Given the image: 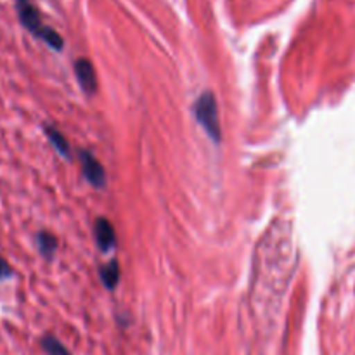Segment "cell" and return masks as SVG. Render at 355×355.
Here are the masks:
<instances>
[{
    "mask_svg": "<svg viewBox=\"0 0 355 355\" xmlns=\"http://www.w3.org/2000/svg\"><path fill=\"white\" fill-rule=\"evenodd\" d=\"M42 349H44V352L47 355H71L58 338H54L51 335L42 338Z\"/></svg>",
    "mask_w": 355,
    "mask_h": 355,
    "instance_id": "9c48e42d",
    "label": "cell"
},
{
    "mask_svg": "<svg viewBox=\"0 0 355 355\" xmlns=\"http://www.w3.org/2000/svg\"><path fill=\"white\" fill-rule=\"evenodd\" d=\"M94 231H96L97 245H99V248L103 250V252H107V250L113 248L114 241H116V236H114L113 224H111L107 218L104 217L97 218Z\"/></svg>",
    "mask_w": 355,
    "mask_h": 355,
    "instance_id": "5b68a950",
    "label": "cell"
},
{
    "mask_svg": "<svg viewBox=\"0 0 355 355\" xmlns=\"http://www.w3.org/2000/svg\"><path fill=\"white\" fill-rule=\"evenodd\" d=\"M75 75L83 92L92 96V94L97 90V76H96V69H94L92 62H90L87 58L76 59Z\"/></svg>",
    "mask_w": 355,
    "mask_h": 355,
    "instance_id": "277c9868",
    "label": "cell"
},
{
    "mask_svg": "<svg viewBox=\"0 0 355 355\" xmlns=\"http://www.w3.org/2000/svg\"><path fill=\"white\" fill-rule=\"evenodd\" d=\"M78 158L83 175L89 180V184H92L94 187H99V189L106 186V172H104L103 165L97 162L96 156L90 155L89 151H80Z\"/></svg>",
    "mask_w": 355,
    "mask_h": 355,
    "instance_id": "3957f363",
    "label": "cell"
},
{
    "mask_svg": "<svg viewBox=\"0 0 355 355\" xmlns=\"http://www.w3.org/2000/svg\"><path fill=\"white\" fill-rule=\"evenodd\" d=\"M194 114H196L198 121L203 127V130L207 132L208 137L218 144L222 139V128L220 121H218V107L217 101H215L214 94L208 90V92H203L198 101L194 103Z\"/></svg>",
    "mask_w": 355,
    "mask_h": 355,
    "instance_id": "7a4b0ae2",
    "label": "cell"
},
{
    "mask_svg": "<svg viewBox=\"0 0 355 355\" xmlns=\"http://www.w3.org/2000/svg\"><path fill=\"white\" fill-rule=\"evenodd\" d=\"M45 134H47L49 141H51V144L54 146V149L59 153V155L69 156L68 141H66V137L61 134V132L58 130V128H54V127H51V125H49V127H45Z\"/></svg>",
    "mask_w": 355,
    "mask_h": 355,
    "instance_id": "ba28073f",
    "label": "cell"
},
{
    "mask_svg": "<svg viewBox=\"0 0 355 355\" xmlns=\"http://www.w3.org/2000/svg\"><path fill=\"white\" fill-rule=\"evenodd\" d=\"M101 281H103L104 286L107 290H113L114 286L120 281V266H118L116 260H111L110 263H106L104 267H101Z\"/></svg>",
    "mask_w": 355,
    "mask_h": 355,
    "instance_id": "8992f818",
    "label": "cell"
},
{
    "mask_svg": "<svg viewBox=\"0 0 355 355\" xmlns=\"http://www.w3.org/2000/svg\"><path fill=\"white\" fill-rule=\"evenodd\" d=\"M10 276H12V267H10L9 262H7V260L0 255V283L6 279H9Z\"/></svg>",
    "mask_w": 355,
    "mask_h": 355,
    "instance_id": "30bf717a",
    "label": "cell"
},
{
    "mask_svg": "<svg viewBox=\"0 0 355 355\" xmlns=\"http://www.w3.org/2000/svg\"><path fill=\"white\" fill-rule=\"evenodd\" d=\"M37 245H38V250H40L42 255L45 257V259H52L55 253V248H58V239H55L54 234H51V232H38L37 236Z\"/></svg>",
    "mask_w": 355,
    "mask_h": 355,
    "instance_id": "52a82bcc",
    "label": "cell"
},
{
    "mask_svg": "<svg viewBox=\"0 0 355 355\" xmlns=\"http://www.w3.org/2000/svg\"><path fill=\"white\" fill-rule=\"evenodd\" d=\"M16 10L17 16H19L21 24H23L31 35H35V37H38L40 40H44L45 44H47L49 47L54 49V51H61V49L64 47V40H62L61 35L42 23L37 7H35L30 0H16Z\"/></svg>",
    "mask_w": 355,
    "mask_h": 355,
    "instance_id": "6da1fadb",
    "label": "cell"
}]
</instances>
